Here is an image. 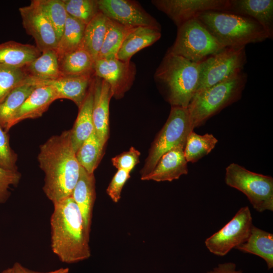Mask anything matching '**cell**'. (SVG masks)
Listing matches in <instances>:
<instances>
[{"label": "cell", "instance_id": "6da1fadb", "mask_svg": "<svg viewBox=\"0 0 273 273\" xmlns=\"http://www.w3.org/2000/svg\"><path fill=\"white\" fill-rule=\"evenodd\" d=\"M37 160L44 173L42 190L53 204L71 197L80 165L72 146L70 130L51 136L42 144Z\"/></svg>", "mask_w": 273, "mask_h": 273}, {"label": "cell", "instance_id": "7a4b0ae2", "mask_svg": "<svg viewBox=\"0 0 273 273\" xmlns=\"http://www.w3.org/2000/svg\"><path fill=\"white\" fill-rule=\"evenodd\" d=\"M50 218L52 251L63 262L73 263L91 254L89 234L72 197L55 203Z\"/></svg>", "mask_w": 273, "mask_h": 273}, {"label": "cell", "instance_id": "3957f363", "mask_svg": "<svg viewBox=\"0 0 273 273\" xmlns=\"http://www.w3.org/2000/svg\"><path fill=\"white\" fill-rule=\"evenodd\" d=\"M200 64L166 52L154 74L171 107L187 108L197 92Z\"/></svg>", "mask_w": 273, "mask_h": 273}, {"label": "cell", "instance_id": "277c9868", "mask_svg": "<svg viewBox=\"0 0 273 273\" xmlns=\"http://www.w3.org/2000/svg\"><path fill=\"white\" fill-rule=\"evenodd\" d=\"M197 18L224 48L245 47L268 38L263 27L247 16L226 11H212Z\"/></svg>", "mask_w": 273, "mask_h": 273}, {"label": "cell", "instance_id": "5b68a950", "mask_svg": "<svg viewBox=\"0 0 273 273\" xmlns=\"http://www.w3.org/2000/svg\"><path fill=\"white\" fill-rule=\"evenodd\" d=\"M247 81V75L242 71L213 86L197 91L187 107L192 129L239 100Z\"/></svg>", "mask_w": 273, "mask_h": 273}, {"label": "cell", "instance_id": "8992f818", "mask_svg": "<svg viewBox=\"0 0 273 273\" xmlns=\"http://www.w3.org/2000/svg\"><path fill=\"white\" fill-rule=\"evenodd\" d=\"M224 48L196 18L177 27L176 39L167 52L199 63Z\"/></svg>", "mask_w": 273, "mask_h": 273}, {"label": "cell", "instance_id": "52a82bcc", "mask_svg": "<svg viewBox=\"0 0 273 273\" xmlns=\"http://www.w3.org/2000/svg\"><path fill=\"white\" fill-rule=\"evenodd\" d=\"M225 170L226 184L244 194L255 210L273 211L272 177L250 171L236 163L230 164Z\"/></svg>", "mask_w": 273, "mask_h": 273}, {"label": "cell", "instance_id": "ba28073f", "mask_svg": "<svg viewBox=\"0 0 273 273\" xmlns=\"http://www.w3.org/2000/svg\"><path fill=\"white\" fill-rule=\"evenodd\" d=\"M192 131L188 108L172 106L165 124L152 144L141 171V177L153 170L165 153L179 145L185 146Z\"/></svg>", "mask_w": 273, "mask_h": 273}, {"label": "cell", "instance_id": "9c48e42d", "mask_svg": "<svg viewBox=\"0 0 273 273\" xmlns=\"http://www.w3.org/2000/svg\"><path fill=\"white\" fill-rule=\"evenodd\" d=\"M246 63L245 47L225 48L207 58L199 63L200 77L197 92L243 71Z\"/></svg>", "mask_w": 273, "mask_h": 273}, {"label": "cell", "instance_id": "30bf717a", "mask_svg": "<svg viewBox=\"0 0 273 273\" xmlns=\"http://www.w3.org/2000/svg\"><path fill=\"white\" fill-rule=\"evenodd\" d=\"M253 225L249 207H242L225 225L205 240V246L215 255L225 256L246 241Z\"/></svg>", "mask_w": 273, "mask_h": 273}, {"label": "cell", "instance_id": "8fae6325", "mask_svg": "<svg viewBox=\"0 0 273 273\" xmlns=\"http://www.w3.org/2000/svg\"><path fill=\"white\" fill-rule=\"evenodd\" d=\"M26 32L34 39L36 47L42 53L56 50L59 39L57 33L37 0L19 9Z\"/></svg>", "mask_w": 273, "mask_h": 273}, {"label": "cell", "instance_id": "7c38bea8", "mask_svg": "<svg viewBox=\"0 0 273 273\" xmlns=\"http://www.w3.org/2000/svg\"><path fill=\"white\" fill-rule=\"evenodd\" d=\"M152 3L178 27L203 13L228 11L230 0H155Z\"/></svg>", "mask_w": 273, "mask_h": 273}, {"label": "cell", "instance_id": "4fadbf2b", "mask_svg": "<svg viewBox=\"0 0 273 273\" xmlns=\"http://www.w3.org/2000/svg\"><path fill=\"white\" fill-rule=\"evenodd\" d=\"M97 2L101 13L126 27L149 26L161 29L156 20L136 2L129 0H97Z\"/></svg>", "mask_w": 273, "mask_h": 273}, {"label": "cell", "instance_id": "5bb4252c", "mask_svg": "<svg viewBox=\"0 0 273 273\" xmlns=\"http://www.w3.org/2000/svg\"><path fill=\"white\" fill-rule=\"evenodd\" d=\"M95 76L105 80L110 86L113 97L120 99L133 84L136 74L134 64L115 59H97Z\"/></svg>", "mask_w": 273, "mask_h": 273}, {"label": "cell", "instance_id": "9a60e30c", "mask_svg": "<svg viewBox=\"0 0 273 273\" xmlns=\"http://www.w3.org/2000/svg\"><path fill=\"white\" fill-rule=\"evenodd\" d=\"M58 99L51 86L38 85L13 115L5 130L8 132L13 126L25 119L41 116L51 104Z\"/></svg>", "mask_w": 273, "mask_h": 273}, {"label": "cell", "instance_id": "2e32d148", "mask_svg": "<svg viewBox=\"0 0 273 273\" xmlns=\"http://www.w3.org/2000/svg\"><path fill=\"white\" fill-rule=\"evenodd\" d=\"M93 120L94 130L104 147L109 138V104L113 94L109 84L95 76L93 80Z\"/></svg>", "mask_w": 273, "mask_h": 273}, {"label": "cell", "instance_id": "e0dca14e", "mask_svg": "<svg viewBox=\"0 0 273 273\" xmlns=\"http://www.w3.org/2000/svg\"><path fill=\"white\" fill-rule=\"evenodd\" d=\"M184 145H179L168 151L160 158L153 170L142 177L144 180L171 181L188 172L184 155Z\"/></svg>", "mask_w": 273, "mask_h": 273}, {"label": "cell", "instance_id": "ac0fdd59", "mask_svg": "<svg viewBox=\"0 0 273 273\" xmlns=\"http://www.w3.org/2000/svg\"><path fill=\"white\" fill-rule=\"evenodd\" d=\"M95 75L78 77H61L49 81L35 80L37 85L51 86L58 99H66L72 101L79 108L84 102Z\"/></svg>", "mask_w": 273, "mask_h": 273}, {"label": "cell", "instance_id": "d6986e66", "mask_svg": "<svg viewBox=\"0 0 273 273\" xmlns=\"http://www.w3.org/2000/svg\"><path fill=\"white\" fill-rule=\"evenodd\" d=\"M226 11L252 18L263 27L268 38H272V0H230Z\"/></svg>", "mask_w": 273, "mask_h": 273}, {"label": "cell", "instance_id": "ffe728a7", "mask_svg": "<svg viewBox=\"0 0 273 273\" xmlns=\"http://www.w3.org/2000/svg\"><path fill=\"white\" fill-rule=\"evenodd\" d=\"M71 197L81 212L87 232L90 234L96 199L95 179L94 173H88L81 166L79 178Z\"/></svg>", "mask_w": 273, "mask_h": 273}, {"label": "cell", "instance_id": "44dd1931", "mask_svg": "<svg viewBox=\"0 0 273 273\" xmlns=\"http://www.w3.org/2000/svg\"><path fill=\"white\" fill-rule=\"evenodd\" d=\"M161 36V29L149 26L130 28L124 37L116 58L123 61H130L135 53L153 44Z\"/></svg>", "mask_w": 273, "mask_h": 273}, {"label": "cell", "instance_id": "7402d4cb", "mask_svg": "<svg viewBox=\"0 0 273 273\" xmlns=\"http://www.w3.org/2000/svg\"><path fill=\"white\" fill-rule=\"evenodd\" d=\"M36 46L13 40L0 43V65L23 68L41 55Z\"/></svg>", "mask_w": 273, "mask_h": 273}, {"label": "cell", "instance_id": "603a6c76", "mask_svg": "<svg viewBox=\"0 0 273 273\" xmlns=\"http://www.w3.org/2000/svg\"><path fill=\"white\" fill-rule=\"evenodd\" d=\"M93 80L86 97L79 108L78 114L74 125L70 130L72 146L75 153L82 144L94 131L93 120Z\"/></svg>", "mask_w": 273, "mask_h": 273}, {"label": "cell", "instance_id": "cb8c5ba5", "mask_svg": "<svg viewBox=\"0 0 273 273\" xmlns=\"http://www.w3.org/2000/svg\"><path fill=\"white\" fill-rule=\"evenodd\" d=\"M95 60L82 47L59 59L61 77L95 75Z\"/></svg>", "mask_w": 273, "mask_h": 273}, {"label": "cell", "instance_id": "d4e9b609", "mask_svg": "<svg viewBox=\"0 0 273 273\" xmlns=\"http://www.w3.org/2000/svg\"><path fill=\"white\" fill-rule=\"evenodd\" d=\"M236 249L255 255L263 259L267 268L273 267V235L253 225L245 242Z\"/></svg>", "mask_w": 273, "mask_h": 273}, {"label": "cell", "instance_id": "484cf974", "mask_svg": "<svg viewBox=\"0 0 273 273\" xmlns=\"http://www.w3.org/2000/svg\"><path fill=\"white\" fill-rule=\"evenodd\" d=\"M24 68L28 76L35 80H53L61 77L59 58L55 50L41 53L39 57Z\"/></svg>", "mask_w": 273, "mask_h": 273}, {"label": "cell", "instance_id": "4316f807", "mask_svg": "<svg viewBox=\"0 0 273 273\" xmlns=\"http://www.w3.org/2000/svg\"><path fill=\"white\" fill-rule=\"evenodd\" d=\"M108 22L109 18L100 11L85 25L81 47L95 61L102 48Z\"/></svg>", "mask_w": 273, "mask_h": 273}, {"label": "cell", "instance_id": "83f0119b", "mask_svg": "<svg viewBox=\"0 0 273 273\" xmlns=\"http://www.w3.org/2000/svg\"><path fill=\"white\" fill-rule=\"evenodd\" d=\"M37 86L35 80L29 77L13 89L0 104V125L4 130L16 111Z\"/></svg>", "mask_w": 273, "mask_h": 273}, {"label": "cell", "instance_id": "f1b7e54d", "mask_svg": "<svg viewBox=\"0 0 273 273\" xmlns=\"http://www.w3.org/2000/svg\"><path fill=\"white\" fill-rule=\"evenodd\" d=\"M85 25L68 15L56 50L59 59L81 47Z\"/></svg>", "mask_w": 273, "mask_h": 273}, {"label": "cell", "instance_id": "f546056e", "mask_svg": "<svg viewBox=\"0 0 273 273\" xmlns=\"http://www.w3.org/2000/svg\"><path fill=\"white\" fill-rule=\"evenodd\" d=\"M104 147L94 130L76 151L78 163L88 173H94L102 157Z\"/></svg>", "mask_w": 273, "mask_h": 273}, {"label": "cell", "instance_id": "4dcf8cb0", "mask_svg": "<svg viewBox=\"0 0 273 273\" xmlns=\"http://www.w3.org/2000/svg\"><path fill=\"white\" fill-rule=\"evenodd\" d=\"M218 140L213 135H200L192 131L188 135L184 148V155L188 162L194 163L208 154L215 147Z\"/></svg>", "mask_w": 273, "mask_h": 273}, {"label": "cell", "instance_id": "1f68e13d", "mask_svg": "<svg viewBox=\"0 0 273 273\" xmlns=\"http://www.w3.org/2000/svg\"><path fill=\"white\" fill-rule=\"evenodd\" d=\"M129 28L109 19L105 38L97 59L116 58L124 37Z\"/></svg>", "mask_w": 273, "mask_h": 273}, {"label": "cell", "instance_id": "d6a6232c", "mask_svg": "<svg viewBox=\"0 0 273 273\" xmlns=\"http://www.w3.org/2000/svg\"><path fill=\"white\" fill-rule=\"evenodd\" d=\"M29 78L24 67L0 65V104L13 89L24 83Z\"/></svg>", "mask_w": 273, "mask_h": 273}, {"label": "cell", "instance_id": "836d02e7", "mask_svg": "<svg viewBox=\"0 0 273 273\" xmlns=\"http://www.w3.org/2000/svg\"><path fill=\"white\" fill-rule=\"evenodd\" d=\"M37 1L53 25L59 40L68 17L63 0Z\"/></svg>", "mask_w": 273, "mask_h": 273}, {"label": "cell", "instance_id": "e575fe53", "mask_svg": "<svg viewBox=\"0 0 273 273\" xmlns=\"http://www.w3.org/2000/svg\"><path fill=\"white\" fill-rule=\"evenodd\" d=\"M67 14L85 25L100 12L97 0H63Z\"/></svg>", "mask_w": 273, "mask_h": 273}, {"label": "cell", "instance_id": "d590c367", "mask_svg": "<svg viewBox=\"0 0 273 273\" xmlns=\"http://www.w3.org/2000/svg\"><path fill=\"white\" fill-rule=\"evenodd\" d=\"M18 156L11 148L9 136L0 125V167L10 170H18Z\"/></svg>", "mask_w": 273, "mask_h": 273}, {"label": "cell", "instance_id": "8d00e7d4", "mask_svg": "<svg viewBox=\"0 0 273 273\" xmlns=\"http://www.w3.org/2000/svg\"><path fill=\"white\" fill-rule=\"evenodd\" d=\"M21 177L18 170H7L0 167V203L6 202L10 195V186H17Z\"/></svg>", "mask_w": 273, "mask_h": 273}, {"label": "cell", "instance_id": "74e56055", "mask_svg": "<svg viewBox=\"0 0 273 273\" xmlns=\"http://www.w3.org/2000/svg\"><path fill=\"white\" fill-rule=\"evenodd\" d=\"M140 152L131 147L129 151L116 156L112 158V162L116 168L130 172L134 167L139 162Z\"/></svg>", "mask_w": 273, "mask_h": 273}, {"label": "cell", "instance_id": "f35d334b", "mask_svg": "<svg viewBox=\"0 0 273 273\" xmlns=\"http://www.w3.org/2000/svg\"><path fill=\"white\" fill-rule=\"evenodd\" d=\"M130 177V172L118 169L107 189V193L113 202L117 203L121 198L122 188Z\"/></svg>", "mask_w": 273, "mask_h": 273}, {"label": "cell", "instance_id": "ab89813d", "mask_svg": "<svg viewBox=\"0 0 273 273\" xmlns=\"http://www.w3.org/2000/svg\"><path fill=\"white\" fill-rule=\"evenodd\" d=\"M207 273H243L241 270L237 269L236 264L232 262L218 264L216 266Z\"/></svg>", "mask_w": 273, "mask_h": 273}, {"label": "cell", "instance_id": "60d3db41", "mask_svg": "<svg viewBox=\"0 0 273 273\" xmlns=\"http://www.w3.org/2000/svg\"><path fill=\"white\" fill-rule=\"evenodd\" d=\"M13 273H44L30 269L24 267L19 262H15L12 266Z\"/></svg>", "mask_w": 273, "mask_h": 273}, {"label": "cell", "instance_id": "b9f144b4", "mask_svg": "<svg viewBox=\"0 0 273 273\" xmlns=\"http://www.w3.org/2000/svg\"><path fill=\"white\" fill-rule=\"evenodd\" d=\"M69 270L68 268H60L56 270L50 271L44 273H69Z\"/></svg>", "mask_w": 273, "mask_h": 273}, {"label": "cell", "instance_id": "7bdbcfd3", "mask_svg": "<svg viewBox=\"0 0 273 273\" xmlns=\"http://www.w3.org/2000/svg\"><path fill=\"white\" fill-rule=\"evenodd\" d=\"M1 273H13V270L12 267L8 268L4 270Z\"/></svg>", "mask_w": 273, "mask_h": 273}]
</instances>
